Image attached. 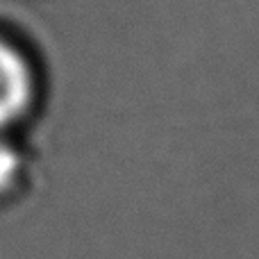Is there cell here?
<instances>
[{
    "label": "cell",
    "mask_w": 259,
    "mask_h": 259,
    "mask_svg": "<svg viewBox=\"0 0 259 259\" xmlns=\"http://www.w3.org/2000/svg\"><path fill=\"white\" fill-rule=\"evenodd\" d=\"M34 98V75L23 53L0 39V130L25 116Z\"/></svg>",
    "instance_id": "cell-1"
},
{
    "label": "cell",
    "mask_w": 259,
    "mask_h": 259,
    "mask_svg": "<svg viewBox=\"0 0 259 259\" xmlns=\"http://www.w3.org/2000/svg\"><path fill=\"white\" fill-rule=\"evenodd\" d=\"M21 170V157L9 143L0 139V193H5L18 178Z\"/></svg>",
    "instance_id": "cell-2"
}]
</instances>
